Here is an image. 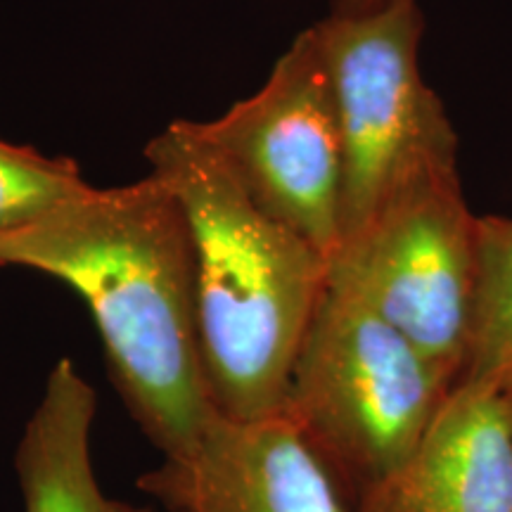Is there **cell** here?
Instances as JSON below:
<instances>
[{"label":"cell","mask_w":512,"mask_h":512,"mask_svg":"<svg viewBox=\"0 0 512 512\" xmlns=\"http://www.w3.org/2000/svg\"><path fill=\"white\" fill-rule=\"evenodd\" d=\"M456 382L512 387V219L477 216L475 271L465 325L463 368Z\"/></svg>","instance_id":"obj_10"},{"label":"cell","mask_w":512,"mask_h":512,"mask_svg":"<svg viewBox=\"0 0 512 512\" xmlns=\"http://www.w3.org/2000/svg\"><path fill=\"white\" fill-rule=\"evenodd\" d=\"M451 387L401 330L328 283L294 361L283 413L356 501L411 453Z\"/></svg>","instance_id":"obj_3"},{"label":"cell","mask_w":512,"mask_h":512,"mask_svg":"<svg viewBox=\"0 0 512 512\" xmlns=\"http://www.w3.org/2000/svg\"><path fill=\"white\" fill-rule=\"evenodd\" d=\"M389 3V0H337L335 10L339 12H363V10H373L380 8V5Z\"/></svg>","instance_id":"obj_12"},{"label":"cell","mask_w":512,"mask_h":512,"mask_svg":"<svg viewBox=\"0 0 512 512\" xmlns=\"http://www.w3.org/2000/svg\"><path fill=\"white\" fill-rule=\"evenodd\" d=\"M83 185L72 159L48 157L0 138V235L36 221Z\"/></svg>","instance_id":"obj_11"},{"label":"cell","mask_w":512,"mask_h":512,"mask_svg":"<svg viewBox=\"0 0 512 512\" xmlns=\"http://www.w3.org/2000/svg\"><path fill=\"white\" fill-rule=\"evenodd\" d=\"M313 27L342 136V242L427 150L456 136V128L422 76L418 0L332 10Z\"/></svg>","instance_id":"obj_5"},{"label":"cell","mask_w":512,"mask_h":512,"mask_svg":"<svg viewBox=\"0 0 512 512\" xmlns=\"http://www.w3.org/2000/svg\"><path fill=\"white\" fill-rule=\"evenodd\" d=\"M95 408L91 384L74 361L60 358L17 444L24 512H150L100 489L91 451Z\"/></svg>","instance_id":"obj_9"},{"label":"cell","mask_w":512,"mask_h":512,"mask_svg":"<svg viewBox=\"0 0 512 512\" xmlns=\"http://www.w3.org/2000/svg\"><path fill=\"white\" fill-rule=\"evenodd\" d=\"M354 503L356 512H512L503 394L453 384L411 453Z\"/></svg>","instance_id":"obj_8"},{"label":"cell","mask_w":512,"mask_h":512,"mask_svg":"<svg viewBox=\"0 0 512 512\" xmlns=\"http://www.w3.org/2000/svg\"><path fill=\"white\" fill-rule=\"evenodd\" d=\"M475 226L453 136L427 150L339 242L328 268V283L389 320L453 384L465 354Z\"/></svg>","instance_id":"obj_4"},{"label":"cell","mask_w":512,"mask_h":512,"mask_svg":"<svg viewBox=\"0 0 512 512\" xmlns=\"http://www.w3.org/2000/svg\"><path fill=\"white\" fill-rule=\"evenodd\" d=\"M0 266L46 273L93 313L131 418L164 458L195 446L211 415L197 318L195 254L181 202L157 174L83 185L0 235Z\"/></svg>","instance_id":"obj_1"},{"label":"cell","mask_w":512,"mask_h":512,"mask_svg":"<svg viewBox=\"0 0 512 512\" xmlns=\"http://www.w3.org/2000/svg\"><path fill=\"white\" fill-rule=\"evenodd\" d=\"M200 128L256 204L330 261L339 242L342 136L316 27L294 38L259 91Z\"/></svg>","instance_id":"obj_6"},{"label":"cell","mask_w":512,"mask_h":512,"mask_svg":"<svg viewBox=\"0 0 512 512\" xmlns=\"http://www.w3.org/2000/svg\"><path fill=\"white\" fill-rule=\"evenodd\" d=\"M503 401H505V413H508V425H510V434H512V387L508 392H503Z\"/></svg>","instance_id":"obj_13"},{"label":"cell","mask_w":512,"mask_h":512,"mask_svg":"<svg viewBox=\"0 0 512 512\" xmlns=\"http://www.w3.org/2000/svg\"><path fill=\"white\" fill-rule=\"evenodd\" d=\"M138 484L174 512H349L285 413H214L185 456L164 458Z\"/></svg>","instance_id":"obj_7"},{"label":"cell","mask_w":512,"mask_h":512,"mask_svg":"<svg viewBox=\"0 0 512 512\" xmlns=\"http://www.w3.org/2000/svg\"><path fill=\"white\" fill-rule=\"evenodd\" d=\"M145 157L190 228L202 363L216 413H283L294 361L328 287V256L256 204L200 121L169 124Z\"/></svg>","instance_id":"obj_2"}]
</instances>
